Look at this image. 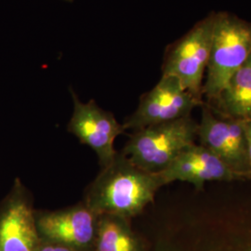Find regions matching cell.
Here are the masks:
<instances>
[{
	"label": "cell",
	"mask_w": 251,
	"mask_h": 251,
	"mask_svg": "<svg viewBox=\"0 0 251 251\" xmlns=\"http://www.w3.org/2000/svg\"><path fill=\"white\" fill-rule=\"evenodd\" d=\"M163 186L158 173L144 171L117 152L113 161L100 168L86 191L84 202L98 215L129 220L152 203L156 192Z\"/></svg>",
	"instance_id": "1"
},
{
	"label": "cell",
	"mask_w": 251,
	"mask_h": 251,
	"mask_svg": "<svg viewBox=\"0 0 251 251\" xmlns=\"http://www.w3.org/2000/svg\"><path fill=\"white\" fill-rule=\"evenodd\" d=\"M251 55V25L231 13H216L202 96L215 99Z\"/></svg>",
	"instance_id": "2"
},
{
	"label": "cell",
	"mask_w": 251,
	"mask_h": 251,
	"mask_svg": "<svg viewBox=\"0 0 251 251\" xmlns=\"http://www.w3.org/2000/svg\"><path fill=\"white\" fill-rule=\"evenodd\" d=\"M198 127L188 116L134 130L121 153L138 168L160 173L179 152L196 144Z\"/></svg>",
	"instance_id": "3"
},
{
	"label": "cell",
	"mask_w": 251,
	"mask_h": 251,
	"mask_svg": "<svg viewBox=\"0 0 251 251\" xmlns=\"http://www.w3.org/2000/svg\"><path fill=\"white\" fill-rule=\"evenodd\" d=\"M216 13L203 19L167 54L162 75L176 77L182 87L202 100V89L210 53Z\"/></svg>",
	"instance_id": "4"
},
{
	"label": "cell",
	"mask_w": 251,
	"mask_h": 251,
	"mask_svg": "<svg viewBox=\"0 0 251 251\" xmlns=\"http://www.w3.org/2000/svg\"><path fill=\"white\" fill-rule=\"evenodd\" d=\"M198 138L199 144L224 162L239 179H251V166L243 121L223 117L203 103Z\"/></svg>",
	"instance_id": "5"
},
{
	"label": "cell",
	"mask_w": 251,
	"mask_h": 251,
	"mask_svg": "<svg viewBox=\"0 0 251 251\" xmlns=\"http://www.w3.org/2000/svg\"><path fill=\"white\" fill-rule=\"evenodd\" d=\"M204 102L185 90L176 77L162 75L161 79L140 100L134 113L123 123L125 130H138L191 116Z\"/></svg>",
	"instance_id": "6"
},
{
	"label": "cell",
	"mask_w": 251,
	"mask_h": 251,
	"mask_svg": "<svg viewBox=\"0 0 251 251\" xmlns=\"http://www.w3.org/2000/svg\"><path fill=\"white\" fill-rule=\"evenodd\" d=\"M41 242L53 243L75 251L94 246L99 216L83 201L55 211L35 212Z\"/></svg>",
	"instance_id": "7"
},
{
	"label": "cell",
	"mask_w": 251,
	"mask_h": 251,
	"mask_svg": "<svg viewBox=\"0 0 251 251\" xmlns=\"http://www.w3.org/2000/svg\"><path fill=\"white\" fill-rule=\"evenodd\" d=\"M71 94L74 109L67 129L96 152L100 166L103 168L116 157L114 144L125 128L112 113L100 107L94 100L84 102L72 90Z\"/></svg>",
	"instance_id": "8"
},
{
	"label": "cell",
	"mask_w": 251,
	"mask_h": 251,
	"mask_svg": "<svg viewBox=\"0 0 251 251\" xmlns=\"http://www.w3.org/2000/svg\"><path fill=\"white\" fill-rule=\"evenodd\" d=\"M40 245L31 198L16 180L0 208V251H37Z\"/></svg>",
	"instance_id": "9"
},
{
	"label": "cell",
	"mask_w": 251,
	"mask_h": 251,
	"mask_svg": "<svg viewBox=\"0 0 251 251\" xmlns=\"http://www.w3.org/2000/svg\"><path fill=\"white\" fill-rule=\"evenodd\" d=\"M165 185L173 181L192 183L202 189L209 181H232L239 178L216 155L201 144H192L158 173Z\"/></svg>",
	"instance_id": "10"
},
{
	"label": "cell",
	"mask_w": 251,
	"mask_h": 251,
	"mask_svg": "<svg viewBox=\"0 0 251 251\" xmlns=\"http://www.w3.org/2000/svg\"><path fill=\"white\" fill-rule=\"evenodd\" d=\"M206 104L223 117L251 121V55L221 93Z\"/></svg>",
	"instance_id": "11"
},
{
	"label": "cell",
	"mask_w": 251,
	"mask_h": 251,
	"mask_svg": "<svg viewBox=\"0 0 251 251\" xmlns=\"http://www.w3.org/2000/svg\"><path fill=\"white\" fill-rule=\"evenodd\" d=\"M94 248L96 251H141L128 220L109 214L99 216Z\"/></svg>",
	"instance_id": "12"
},
{
	"label": "cell",
	"mask_w": 251,
	"mask_h": 251,
	"mask_svg": "<svg viewBox=\"0 0 251 251\" xmlns=\"http://www.w3.org/2000/svg\"><path fill=\"white\" fill-rule=\"evenodd\" d=\"M188 251H251V229L205 231L198 235L195 247Z\"/></svg>",
	"instance_id": "13"
},
{
	"label": "cell",
	"mask_w": 251,
	"mask_h": 251,
	"mask_svg": "<svg viewBox=\"0 0 251 251\" xmlns=\"http://www.w3.org/2000/svg\"><path fill=\"white\" fill-rule=\"evenodd\" d=\"M37 251H75L62 245L53 243L41 242V245Z\"/></svg>",
	"instance_id": "14"
},
{
	"label": "cell",
	"mask_w": 251,
	"mask_h": 251,
	"mask_svg": "<svg viewBox=\"0 0 251 251\" xmlns=\"http://www.w3.org/2000/svg\"><path fill=\"white\" fill-rule=\"evenodd\" d=\"M243 125H244L245 134H246V139H247L249 159H250L251 166V121H245V122H243Z\"/></svg>",
	"instance_id": "15"
},
{
	"label": "cell",
	"mask_w": 251,
	"mask_h": 251,
	"mask_svg": "<svg viewBox=\"0 0 251 251\" xmlns=\"http://www.w3.org/2000/svg\"><path fill=\"white\" fill-rule=\"evenodd\" d=\"M63 1H67V2H72L74 0H63Z\"/></svg>",
	"instance_id": "16"
}]
</instances>
